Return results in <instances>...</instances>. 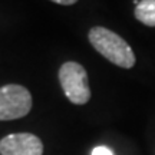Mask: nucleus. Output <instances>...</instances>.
<instances>
[{"label": "nucleus", "instance_id": "20e7f679", "mask_svg": "<svg viewBox=\"0 0 155 155\" xmlns=\"http://www.w3.org/2000/svg\"><path fill=\"white\" fill-rule=\"evenodd\" d=\"M2 155H43V144L39 137L29 132L10 134L0 139Z\"/></svg>", "mask_w": 155, "mask_h": 155}, {"label": "nucleus", "instance_id": "39448f33", "mask_svg": "<svg viewBox=\"0 0 155 155\" xmlns=\"http://www.w3.org/2000/svg\"><path fill=\"white\" fill-rule=\"evenodd\" d=\"M135 17L145 26L155 28V0H139L135 6Z\"/></svg>", "mask_w": 155, "mask_h": 155}, {"label": "nucleus", "instance_id": "423d86ee", "mask_svg": "<svg viewBox=\"0 0 155 155\" xmlns=\"http://www.w3.org/2000/svg\"><path fill=\"white\" fill-rule=\"evenodd\" d=\"M91 155H114V152L108 147L99 145V147H95L94 150H92V154Z\"/></svg>", "mask_w": 155, "mask_h": 155}, {"label": "nucleus", "instance_id": "f257e3e1", "mask_svg": "<svg viewBox=\"0 0 155 155\" xmlns=\"http://www.w3.org/2000/svg\"><path fill=\"white\" fill-rule=\"evenodd\" d=\"M88 38L95 50L114 65L124 69H131L135 65L132 48L115 32L102 26H95L89 30Z\"/></svg>", "mask_w": 155, "mask_h": 155}, {"label": "nucleus", "instance_id": "f03ea898", "mask_svg": "<svg viewBox=\"0 0 155 155\" xmlns=\"http://www.w3.org/2000/svg\"><path fill=\"white\" fill-rule=\"evenodd\" d=\"M59 82L66 98L75 105H85L91 99L88 73L78 62H65L59 69Z\"/></svg>", "mask_w": 155, "mask_h": 155}, {"label": "nucleus", "instance_id": "7ed1b4c3", "mask_svg": "<svg viewBox=\"0 0 155 155\" xmlns=\"http://www.w3.org/2000/svg\"><path fill=\"white\" fill-rule=\"evenodd\" d=\"M32 95L22 85L9 83L0 88V121L26 116L32 109Z\"/></svg>", "mask_w": 155, "mask_h": 155}, {"label": "nucleus", "instance_id": "0eeeda50", "mask_svg": "<svg viewBox=\"0 0 155 155\" xmlns=\"http://www.w3.org/2000/svg\"><path fill=\"white\" fill-rule=\"evenodd\" d=\"M53 3H58V5H63V6H71V5H75L78 0H50Z\"/></svg>", "mask_w": 155, "mask_h": 155}]
</instances>
